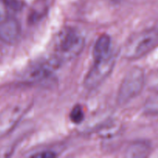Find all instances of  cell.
Wrapping results in <instances>:
<instances>
[{
  "label": "cell",
  "mask_w": 158,
  "mask_h": 158,
  "mask_svg": "<svg viewBox=\"0 0 158 158\" xmlns=\"http://www.w3.org/2000/svg\"><path fill=\"white\" fill-rule=\"evenodd\" d=\"M157 46L158 29H145L134 34L128 39L122 49V55L127 60H138Z\"/></svg>",
  "instance_id": "cell-1"
},
{
  "label": "cell",
  "mask_w": 158,
  "mask_h": 158,
  "mask_svg": "<svg viewBox=\"0 0 158 158\" xmlns=\"http://www.w3.org/2000/svg\"><path fill=\"white\" fill-rule=\"evenodd\" d=\"M56 154L55 152L52 151H43L40 152L35 153L31 157L35 158H53L56 157Z\"/></svg>",
  "instance_id": "cell-14"
},
{
  "label": "cell",
  "mask_w": 158,
  "mask_h": 158,
  "mask_svg": "<svg viewBox=\"0 0 158 158\" xmlns=\"http://www.w3.org/2000/svg\"><path fill=\"white\" fill-rule=\"evenodd\" d=\"M60 61L56 57L41 62L29 68L25 73L23 80L27 83H35L47 78L60 66Z\"/></svg>",
  "instance_id": "cell-6"
},
{
  "label": "cell",
  "mask_w": 158,
  "mask_h": 158,
  "mask_svg": "<svg viewBox=\"0 0 158 158\" xmlns=\"http://www.w3.org/2000/svg\"><path fill=\"white\" fill-rule=\"evenodd\" d=\"M8 17V11L4 0H0V23Z\"/></svg>",
  "instance_id": "cell-15"
},
{
  "label": "cell",
  "mask_w": 158,
  "mask_h": 158,
  "mask_svg": "<svg viewBox=\"0 0 158 158\" xmlns=\"http://www.w3.org/2000/svg\"><path fill=\"white\" fill-rule=\"evenodd\" d=\"M120 130V126L117 122L111 121L100 127L98 131V134L102 138H111L117 135Z\"/></svg>",
  "instance_id": "cell-10"
},
{
  "label": "cell",
  "mask_w": 158,
  "mask_h": 158,
  "mask_svg": "<svg viewBox=\"0 0 158 158\" xmlns=\"http://www.w3.org/2000/svg\"><path fill=\"white\" fill-rule=\"evenodd\" d=\"M145 84V76L143 69L134 67L126 74L122 81L117 94V103L124 105L137 97L141 93Z\"/></svg>",
  "instance_id": "cell-3"
},
{
  "label": "cell",
  "mask_w": 158,
  "mask_h": 158,
  "mask_svg": "<svg viewBox=\"0 0 158 158\" xmlns=\"http://www.w3.org/2000/svg\"><path fill=\"white\" fill-rule=\"evenodd\" d=\"M151 147L149 142L145 140H137L133 142L127 148L125 156L127 157L143 158L149 156L151 153Z\"/></svg>",
  "instance_id": "cell-8"
},
{
  "label": "cell",
  "mask_w": 158,
  "mask_h": 158,
  "mask_svg": "<svg viewBox=\"0 0 158 158\" xmlns=\"http://www.w3.org/2000/svg\"><path fill=\"white\" fill-rule=\"evenodd\" d=\"M143 110L148 115L158 116V93L147 100Z\"/></svg>",
  "instance_id": "cell-11"
},
{
  "label": "cell",
  "mask_w": 158,
  "mask_h": 158,
  "mask_svg": "<svg viewBox=\"0 0 158 158\" xmlns=\"http://www.w3.org/2000/svg\"><path fill=\"white\" fill-rule=\"evenodd\" d=\"M21 35V26L16 19L8 16L0 23V40L13 44Z\"/></svg>",
  "instance_id": "cell-7"
},
{
  "label": "cell",
  "mask_w": 158,
  "mask_h": 158,
  "mask_svg": "<svg viewBox=\"0 0 158 158\" xmlns=\"http://www.w3.org/2000/svg\"><path fill=\"white\" fill-rule=\"evenodd\" d=\"M29 103H15L0 111V138L10 134L29 110Z\"/></svg>",
  "instance_id": "cell-4"
},
{
  "label": "cell",
  "mask_w": 158,
  "mask_h": 158,
  "mask_svg": "<svg viewBox=\"0 0 158 158\" xmlns=\"http://www.w3.org/2000/svg\"><path fill=\"white\" fill-rule=\"evenodd\" d=\"M70 120L75 124H80L84 119V112L80 105H77L71 110L69 114Z\"/></svg>",
  "instance_id": "cell-12"
},
{
  "label": "cell",
  "mask_w": 158,
  "mask_h": 158,
  "mask_svg": "<svg viewBox=\"0 0 158 158\" xmlns=\"http://www.w3.org/2000/svg\"><path fill=\"white\" fill-rule=\"evenodd\" d=\"M115 61V57L112 52L105 58L94 60V65L85 77V86L92 89L100 86L110 75Z\"/></svg>",
  "instance_id": "cell-5"
},
{
  "label": "cell",
  "mask_w": 158,
  "mask_h": 158,
  "mask_svg": "<svg viewBox=\"0 0 158 158\" xmlns=\"http://www.w3.org/2000/svg\"><path fill=\"white\" fill-rule=\"evenodd\" d=\"M110 46V38L105 34L100 35L94 45L93 51L94 60H100L109 56L111 53Z\"/></svg>",
  "instance_id": "cell-9"
},
{
  "label": "cell",
  "mask_w": 158,
  "mask_h": 158,
  "mask_svg": "<svg viewBox=\"0 0 158 158\" xmlns=\"http://www.w3.org/2000/svg\"><path fill=\"white\" fill-rule=\"evenodd\" d=\"M148 83V86L151 89L155 91L156 93H158V71L153 73L149 77Z\"/></svg>",
  "instance_id": "cell-13"
},
{
  "label": "cell",
  "mask_w": 158,
  "mask_h": 158,
  "mask_svg": "<svg viewBox=\"0 0 158 158\" xmlns=\"http://www.w3.org/2000/svg\"><path fill=\"white\" fill-rule=\"evenodd\" d=\"M84 44V38L80 32L71 28L63 29L56 40V57L61 62L75 58L82 52Z\"/></svg>",
  "instance_id": "cell-2"
}]
</instances>
